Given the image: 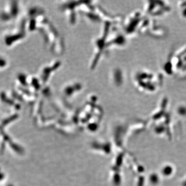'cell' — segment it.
I'll return each instance as SVG.
<instances>
[{
	"mask_svg": "<svg viewBox=\"0 0 186 186\" xmlns=\"http://www.w3.org/2000/svg\"><path fill=\"white\" fill-rule=\"evenodd\" d=\"M163 68L167 75L186 77V45L169 57Z\"/></svg>",
	"mask_w": 186,
	"mask_h": 186,
	"instance_id": "6da1fadb",
	"label": "cell"
},
{
	"mask_svg": "<svg viewBox=\"0 0 186 186\" xmlns=\"http://www.w3.org/2000/svg\"><path fill=\"white\" fill-rule=\"evenodd\" d=\"M145 12L149 17L162 18L171 12L172 7L169 2L165 1H149L145 6Z\"/></svg>",
	"mask_w": 186,
	"mask_h": 186,
	"instance_id": "7a4b0ae2",
	"label": "cell"
},
{
	"mask_svg": "<svg viewBox=\"0 0 186 186\" xmlns=\"http://www.w3.org/2000/svg\"><path fill=\"white\" fill-rule=\"evenodd\" d=\"M177 7L180 16L182 19L186 20V1L179 2Z\"/></svg>",
	"mask_w": 186,
	"mask_h": 186,
	"instance_id": "3957f363",
	"label": "cell"
}]
</instances>
